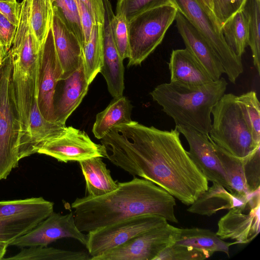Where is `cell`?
<instances>
[{"label":"cell","instance_id":"1","mask_svg":"<svg viewBox=\"0 0 260 260\" xmlns=\"http://www.w3.org/2000/svg\"><path fill=\"white\" fill-rule=\"evenodd\" d=\"M180 134L176 128L162 131L132 121L112 127L101 142L112 164L190 205L207 190L208 181L184 148Z\"/></svg>","mask_w":260,"mask_h":260},{"label":"cell","instance_id":"2","mask_svg":"<svg viewBox=\"0 0 260 260\" xmlns=\"http://www.w3.org/2000/svg\"><path fill=\"white\" fill-rule=\"evenodd\" d=\"M118 188L105 194L76 198L71 204L75 224L89 232L132 217L156 215L178 223L174 197L162 188L145 179L134 177L118 182Z\"/></svg>","mask_w":260,"mask_h":260},{"label":"cell","instance_id":"3","mask_svg":"<svg viewBox=\"0 0 260 260\" xmlns=\"http://www.w3.org/2000/svg\"><path fill=\"white\" fill-rule=\"evenodd\" d=\"M228 83L221 77L198 88H188L171 82L158 85L150 93L153 100L171 117L176 125L209 135L213 107L225 93Z\"/></svg>","mask_w":260,"mask_h":260},{"label":"cell","instance_id":"4","mask_svg":"<svg viewBox=\"0 0 260 260\" xmlns=\"http://www.w3.org/2000/svg\"><path fill=\"white\" fill-rule=\"evenodd\" d=\"M41 47L29 16L21 15L9 50L12 60V85L21 125L19 142L28 134L30 114L37 100Z\"/></svg>","mask_w":260,"mask_h":260},{"label":"cell","instance_id":"5","mask_svg":"<svg viewBox=\"0 0 260 260\" xmlns=\"http://www.w3.org/2000/svg\"><path fill=\"white\" fill-rule=\"evenodd\" d=\"M213 120L209 136L218 146L239 158L256 149L251 127L238 96L224 94L213 107Z\"/></svg>","mask_w":260,"mask_h":260},{"label":"cell","instance_id":"6","mask_svg":"<svg viewBox=\"0 0 260 260\" xmlns=\"http://www.w3.org/2000/svg\"><path fill=\"white\" fill-rule=\"evenodd\" d=\"M178 10L171 1L154 4L128 20L127 67L140 65L162 42Z\"/></svg>","mask_w":260,"mask_h":260},{"label":"cell","instance_id":"7","mask_svg":"<svg viewBox=\"0 0 260 260\" xmlns=\"http://www.w3.org/2000/svg\"><path fill=\"white\" fill-rule=\"evenodd\" d=\"M12 60L9 51L0 68V180L18 166L21 125L12 85Z\"/></svg>","mask_w":260,"mask_h":260},{"label":"cell","instance_id":"8","mask_svg":"<svg viewBox=\"0 0 260 260\" xmlns=\"http://www.w3.org/2000/svg\"><path fill=\"white\" fill-rule=\"evenodd\" d=\"M171 1L207 42L220 61L228 79L235 84L244 71L241 57L228 47L213 14L200 0Z\"/></svg>","mask_w":260,"mask_h":260},{"label":"cell","instance_id":"9","mask_svg":"<svg viewBox=\"0 0 260 260\" xmlns=\"http://www.w3.org/2000/svg\"><path fill=\"white\" fill-rule=\"evenodd\" d=\"M53 202L43 197L0 201V242L8 246L54 211Z\"/></svg>","mask_w":260,"mask_h":260},{"label":"cell","instance_id":"10","mask_svg":"<svg viewBox=\"0 0 260 260\" xmlns=\"http://www.w3.org/2000/svg\"><path fill=\"white\" fill-rule=\"evenodd\" d=\"M167 222L164 217L156 215H144L128 218L88 232L85 246L91 259Z\"/></svg>","mask_w":260,"mask_h":260},{"label":"cell","instance_id":"11","mask_svg":"<svg viewBox=\"0 0 260 260\" xmlns=\"http://www.w3.org/2000/svg\"><path fill=\"white\" fill-rule=\"evenodd\" d=\"M180 229L167 222L90 260H154L162 251L174 244Z\"/></svg>","mask_w":260,"mask_h":260},{"label":"cell","instance_id":"12","mask_svg":"<svg viewBox=\"0 0 260 260\" xmlns=\"http://www.w3.org/2000/svg\"><path fill=\"white\" fill-rule=\"evenodd\" d=\"M260 231V189L250 193L243 203L229 209L218 222L216 234L238 244L251 242Z\"/></svg>","mask_w":260,"mask_h":260},{"label":"cell","instance_id":"13","mask_svg":"<svg viewBox=\"0 0 260 260\" xmlns=\"http://www.w3.org/2000/svg\"><path fill=\"white\" fill-rule=\"evenodd\" d=\"M62 75L51 26L39 52L37 96L39 110L49 121L55 122L54 98L56 85L61 81Z\"/></svg>","mask_w":260,"mask_h":260},{"label":"cell","instance_id":"14","mask_svg":"<svg viewBox=\"0 0 260 260\" xmlns=\"http://www.w3.org/2000/svg\"><path fill=\"white\" fill-rule=\"evenodd\" d=\"M37 153L67 163L105 157L106 150L102 144L93 142L84 131L69 126L64 134L44 143Z\"/></svg>","mask_w":260,"mask_h":260},{"label":"cell","instance_id":"15","mask_svg":"<svg viewBox=\"0 0 260 260\" xmlns=\"http://www.w3.org/2000/svg\"><path fill=\"white\" fill-rule=\"evenodd\" d=\"M63 238H73L86 246L87 235L77 228L73 212L64 215L53 212L34 229L18 238L9 246L20 248L47 246L50 243Z\"/></svg>","mask_w":260,"mask_h":260},{"label":"cell","instance_id":"16","mask_svg":"<svg viewBox=\"0 0 260 260\" xmlns=\"http://www.w3.org/2000/svg\"><path fill=\"white\" fill-rule=\"evenodd\" d=\"M175 128L185 138L190 157L208 181L218 183L230 191L226 174L209 135L183 126Z\"/></svg>","mask_w":260,"mask_h":260},{"label":"cell","instance_id":"17","mask_svg":"<svg viewBox=\"0 0 260 260\" xmlns=\"http://www.w3.org/2000/svg\"><path fill=\"white\" fill-rule=\"evenodd\" d=\"M105 20L103 24V51L100 73L104 77L108 91L113 98L123 95L124 68L123 60L116 47L111 26L114 14L109 0H103Z\"/></svg>","mask_w":260,"mask_h":260},{"label":"cell","instance_id":"18","mask_svg":"<svg viewBox=\"0 0 260 260\" xmlns=\"http://www.w3.org/2000/svg\"><path fill=\"white\" fill-rule=\"evenodd\" d=\"M176 25L185 46V48L208 73L213 81H217L224 73L220 61L204 38L179 11Z\"/></svg>","mask_w":260,"mask_h":260},{"label":"cell","instance_id":"19","mask_svg":"<svg viewBox=\"0 0 260 260\" xmlns=\"http://www.w3.org/2000/svg\"><path fill=\"white\" fill-rule=\"evenodd\" d=\"M67 127L66 124L47 120L36 100L30 114L28 134L19 142V160L37 153L44 143L64 134Z\"/></svg>","mask_w":260,"mask_h":260},{"label":"cell","instance_id":"20","mask_svg":"<svg viewBox=\"0 0 260 260\" xmlns=\"http://www.w3.org/2000/svg\"><path fill=\"white\" fill-rule=\"evenodd\" d=\"M170 82L198 88L213 81L208 73L186 49L173 50L169 62Z\"/></svg>","mask_w":260,"mask_h":260},{"label":"cell","instance_id":"21","mask_svg":"<svg viewBox=\"0 0 260 260\" xmlns=\"http://www.w3.org/2000/svg\"><path fill=\"white\" fill-rule=\"evenodd\" d=\"M52 29L56 50L63 71L62 81L79 67L83 58L82 47L77 38L54 12Z\"/></svg>","mask_w":260,"mask_h":260},{"label":"cell","instance_id":"22","mask_svg":"<svg viewBox=\"0 0 260 260\" xmlns=\"http://www.w3.org/2000/svg\"><path fill=\"white\" fill-rule=\"evenodd\" d=\"M62 94L54 105L55 122L66 124L67 120L79 106L90 85L86 74L83 57L78 69L63 80Z\"/></svg>","mask_w":260,"mask_h":260},{"label":"cell","instance_id":"23","mask_svg":"<svg viewBox=\"0 0 260 260\" xmlns=\"http://www.w3.org/2000/svg\"><path fill=\"white\" fill-rule=\"evenodd\" d=\"M236 244V241H223L210 230L194 228L180 229L174 244L183 246L206 259L215 252H222L229 256L230 247Z\"/></svg>","mask_w":260,"mask_h":260},{"label":"cell","instance_id":"24","mask_svg":"<svg viewBox=\"0 0 260 260\" xmlns=\"http://www.w3.org/2000/svg\"><path fill=\"white\" fill-rule=\"evenodd\" d=\"M246 198H238L221 185L213 183L187 210L192 213L210 216L221 210L230 209L242 204Z\"/></svg>","mask_w":260,"mask_h":260},{"label":"cell","instance_id":"25","mask_svg":"<svg viewBox=\"0 0 260 260\" xmlns=\"http://www.w3.org/2000/svg\"><path fill=\"white\" fill-rule=\"evenodd\" d=\"M85 180L86 192L88 196H101L116 189L114 181L101 157H94L79 162Z\"/></svg>","mask_w":260,"mask_h":260},{"label":"cell","instance_id":"26","mask_svg":"<svg viewBox=\"0 0 260 260\" xmlns=\"http://www.w3.org/2000/svg\"><path fill=\"white\" fill-rule=\"evenodd\" d=\"M133 106L123 95L115 98L102 112L96 114L92 132L101 140L114 126L131 122Z\"/></svg>","mask_w":260,"mask_h":260},{"label":"cell","instance_id":"27","mask_svg":"<svg viewBox=\"0 0 260 260\" xmlns=\"http://www.w3.org/2000/svg\"><path fill=\"white\" fill-rule=\"evenodd\" d=\"M213 143L226 174L230 188V192L238 198H246L250 193L245 178L242 158L233 156L213 142Z\"/></svg>","mask_w":260,"mask_h":260},{"label":"cell","instance_id":"28","mask_svg":"<svg viewBox=\"0 0 260 260\" xmlns=\"http://www.w3.org/2000/svg\"><path fill=\"white\" fill-rule=\"evenodd\" d=\"M220 29L228 47L236 56L241 57L248 40L247 19L242 10L230 18Z\"/></svg>","mask_w":260,"mask_h":260},{"label":"cell","instance_id":"29","mask_svg":"<svg viewBox=\"0 0 260 260\" xmlns=\"http://www.w3.org/2000/svg\"><path fill=\"white\" fill-rule=\"evenodd\" d=\"M103 42V25L95 24L88 40L82 47L85 71L89 84L101 68Z\"/></svg>","mask_w":260,"mask_h":260},{"label":"cell","instance_id":"30","mask_svg":"<svg viewBox=\"0 0 260 260\" xmlns=\"http://www.w3.org/2000/svg\"><path fill=\"white\" fill-rule=\"evenodd\" d=\"M88 252L74 251L47 246L21 248L17 254L2 259L10 260H90Z\"/></svg>","mask_w":260,"mask_h":260},{"label":"cell","instance_id":"31","mask_svg":"<svg viewBox=\"0 0 260 260\" xmlns=\"http://www.w3.org/2000/svg\"><path fill=\"white\" fill-rule=\"evenodd\" d=\"M242 11L247 19L248 40L253 63L260 75V0H247Z\"/></svg>","mask_w":260,"mask_h":260},{"label":"cell","instance_id":"32","mask_svg":"<svg viewBox=\"0 0 260 260\" xmlns=\"http://www.w3.org/2000/svg\"><path fill=\"white\" fill-rule=\"evenodd\" d=\"M53 18V10L50 0H31L30 23L41 46L52 26Z\"/></svg>","mask_w":260,"mask_h":260},{"label":"cell","instance_id":"33","mask_svg":"<svg viewBox=\"0 0 260 260\" xmlns=\"http://www.w3.org/2000/svg\"><path fill=\"white\" fill-rule=\"evenodd\" d=\"M53 12L78 39L82 47L84 36L76 0H50Z\"/></svg>","mask_w":260,"mask_h":260},{"label":"cell","instance_id":"34","mask_svg":"<svg viewBox=\"0 0 260 260\" xmlns=\"http://www.w3.org/2000/svg\"><path fill=\"white\" fill-rule=\"evenodd\" d=\"M238 99L251 127L255 142L260 144V104L256 93L250 91L240 95Z\"/></svg>","mask_w":260,"mask_h":260},{"label":"cell","instance_id":"35","mask_svg":"<svg viewBox=\"0 0 260 260\" xmlns=\"http://www.w3.org/2000/svg\"><path fill=\"white\" fill-rule=\"evenodd\" d=\"M111 26L113 39L121 59L129 57L128 20L125 16L116 13L112 16Z\"/></svg>","mask_w":260,"mask_h":260},{"label":"cell","instance_id":"36","mask_svg":"<svg viewBox=\"0 0 260 260\" xmlns=\"http://www.w3.org/2000/svg\"><path fill=\"white\" fill-rule=\"evenodd\" d=\"M260 146L242 158L244 173L250 193L260 188Z\"/></svg>","mask_w":260,"mask_h":260},{"label":"cell","instance_id":"37","mask_svg":"<svg viewBox=\"0 0 260 260\" xmlns=\"http://www.w3.org/2000/svg\"><path fill=\"white\" fill-rule=\"evenodd\" d=\"M247 0H212V12L220 28L232 16L241 11Z\"/></svg>","mask_w":260,"mask_h":260},{"label":"cell","instance_id":"38","mask_svg":"<svg viewBox=\"0 0 260 260\" xmlns=\"http://www.w3.org/2000/svg\"><path fill=\"white\" fill-rule=\"evenodd\" d=\"M171 1V0H118L116 12L117 14L124 15L128 20L134 15L154 4Z\"/></svg>","mask_w":260,"mask_h":260},{"label":"cell","instance_id":"39","mask_svg":"<svg viewBox=\"0 0 260 260\" xmlns=\"http://www.w3.org/2000/svg\"><path fill=\"white\" fill-rule=\"evenodd\" d=\"M17 25L0 13V43L4 57L11 49Z\"/></svg>","mask_w":260,"mask_h":260},{"label":"cell","instance_id":"40","mask_svg":"<svg viewBox=\"0 0 260 260\" xmlns=\"http://www.w3.org/2000/svg\"><path fill=\"white\" fill-rule=\"evenodd\" d=\"M76 1L78 4L80 22L83 33L84 45L90 37L94 22L91 13L86 7L79 0Z\"/></svg>","mask_w":260,"mask_h":260},{"label":"cell","instance_id":"41","mask_svg":"<svg viewBox=\"0 0 260 260\" xmlns=\"http://www.w3.org/2000/svg\"><path fill=\"white\" fill-rule=\"evenodd\" d=\"M88 9L94 20V24L103 25L105 20V8L103 0H79Z\"/></svg>","mask_w":260,"mask_h":260},{"label":"cell","instance_id":"42","mask_svg":"<svg viewBox=\"0 0 260 260\" xmlns=\"http://www.w3.org/2000/svg\"><path fill=\"white\" fill-rule=\"evenodd\" d=\"M21 4L15 2L0 0V13L5 15L12 23L17 25Z\"/></svg>","mask_w":260,"mask_h":260},{"label":"cell","instance_id":"43","mask_svg":"<svg viewBox=\"0 0 260 260\" xmlns=\"http://www.w3.org/2000/svg\"><path fill=\"white\" fill-rule=\"evenodd\" d=\"M202 5L210 12H212V0H200ZM213 14V13H212Z\"/></svg>","mask_w":260,"mask_h":260},{"label":"cell","instance_id":"44","mask_svg":"<svg viewBox=\"0 0 260 260\" xmlns=\"http://www.w3.org/2000/svg\"><path fill=\"white\" fill-rule=\"evenodd\" d=\"M8 246L6 244L0 242V259H2L5 255Z\"/></svg>","mask_w":260,"mask_h":260},{"label":"cell","instance_id":"45","mask_svg":"<svg viewBox=\"0 0 260 260\" xmlns=\"http://www.w3.org/2000/svg\"><path fill=\"white\" fill-rule=\"evenodd\" d=\"M4 56L3 53L2 48L0 43V68L2 66L3 61L4 59Z\"/></svg>","mask_w":260,"mask_h":260},{"label":"cell","instance_id":"46","mask_svg":"<svg viewBox=\"0 0 260 260\" xmlns=\"http://www.w3.org/2000/svg\"><path fill=\"white\" fill-rule=\"evenodd\" d=\"M2 1H8V2H16V0H2Z\"/></svg>","mask_w":260,"mask_h":260}]
</instances>
